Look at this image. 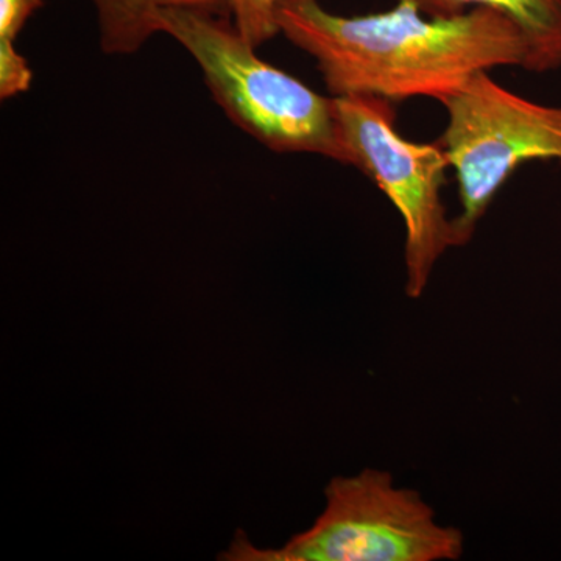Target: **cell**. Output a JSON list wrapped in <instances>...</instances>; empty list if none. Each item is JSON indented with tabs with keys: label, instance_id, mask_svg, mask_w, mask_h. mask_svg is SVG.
Listing matches in <instances>:
<instances>
[{
	"label": "cell",
	"instance_id": "obj_5",
	"mask_svg": "<svg viewBox=\"0 0 561 561\" xmlns=\"http://www.w3.org/2000/svg\"><path fill=\"white\" fill-rule=\"evenodd\" d=\"M442 105L448 122L438 142L459 184L453 227L461 247L516 169L529 161L561 162V106L515 94L490 72L472 77Z\"/></svg>",
	"mask_w": 561,
	"mask_h": 561
},
{
	"label": "cell",
	"instance_id": "obj_1",
	"mask_svg": "<svg viewBox=\"0 0 561 561\" xmlns=\"http://www.w3.org/2000/svg\"><path fill=\"white\" fill-rule=\"evenodd\" d=\"M276 22L279 33L313 58L332 95L443 103L478 73L530 65L522 28L485 7L427 16L415 0H398L387 11L341 16L320 0H280Z\"/></svg>",
	"mask_w": 561,
	"mask_h": 561
},
{
	"label": "cell",
	"instance_id": "obj_4",
	"mask_svg": "<svg viewBox=\"0 0 561 561\" xmlns=\"http://www.w3.org/2000/svg\"><path fill=\"white\" fill-rule=\"evenodd\" d=\"M348 165L370 176L404 221L405 294L420 298L443 254L456 247L442 187L448 158L442 144L398 131L393 102L376 95H332Z\"/></svg>",
	"mask_w": 561,
	"mask_h": 561
},
{
	"label": "cell",
	"instance_id": "obj_3",
	"mask_svg": "<svg viewBox=\"0 0 561 561\" xmlns=\"http://www.w3.org/2000/svg\"><path fill=\"white\" fill-rule=\"evenodd\" d=\"M327 507L308 530L283 548L260 549L245 537L221 560L232 561H453L463 556V534L437 522L419 491L402 489L389 471L365 468L335 478Z\"/></svg>",
	"mask_w": 561,
	"mask_h": 561
},
{
	"label": "cell",
	"instance_id": "obj_10",
	"mask_svg": "<svg viewBox=\"0 0 561 561\" xmlns=\"http://www.w3.org/2000/svg\"><path fill=\"white\" fill-rule=\"evenodd\" d=\"M46 0H0V38L14 41Z\"/></svg>",
	"mask_w": 561,
	"mask_h": 561
},
{
	"label": "cell",
	"instance_id": "obj_9",
	"mask_svg": "<svg viewBox=\"0 0 561 561\" xmlns=\"http://www.w3.org/2000/svg\"><path fill=\"white\" fill-rule=\"evenodd\" d=\"M33 72L27 60L14 49L13 41L0 38V99L31 90Z\"/></svg>",
	"mask_w": 561,
	"mask_h": 561
},
{
	"label": "cell",
	"instance_id": "obj_8",
	"mask_svg": "<svg viewBox=\"0 0 561 561\" xmlns=\"http://www.w3.org/2000/svg\"><path fill=\"white\" fill-rule=\"evenodd\" d=\"M279 2L280 0H230L231 20L254 49L278 35L276 10Z\"/></svg>",
	"mask_w": 561,
	"mask_h": 561
},
{
	"label": "cell",
	"instance_id": "obj_7",
	"mask_svg": "<svg viewBox=\"0 0 561 561\" xmlns=\"http://www.w3.org/2000/svg\"><path fill=\"white\" fill-rule=\"evenodd\" d=\"M98 11L101 47L106 55H133L158 31L164 9L205 11L231 18L230 0H91Z\"/></svg>",
	"mask_w": 561,
	"mask_h": 561
},
{
	"label": "cell",
	"instance_id": "obj_6",
	"mask_svg": "<svg viewBox=\"0 0 561 561\" xmlns=\"http://www.w3.org/2000/svg\"><path fill=\"white\" fill-rule=\"evenodd\" d=\"M427 16H456L478 7L511 18L530 44L531 72L561 68V0H415Z\"/></svg>",
	"mask_w": 561,
	"mask_h": 561
},
{
	"label": "cell",
	"instance_id": "obj_2",
	"mask_svg": "<svg viewBox=\"0 0 561 561\" xmlns=\"http://www.w3.org/2000/svg\"><path fill=\"white\" fill-rule=\"evenodd\" d=\"M158 31L190 51L228 119L276 153H312L348 165L332 98L262 61L231 18L164 9Z\"/></svg>",
	"mask_w": 561,
	"mask_h": 561
}]
</instances>
